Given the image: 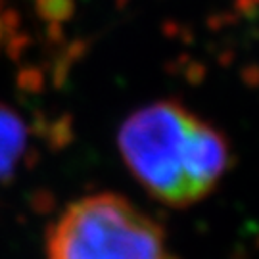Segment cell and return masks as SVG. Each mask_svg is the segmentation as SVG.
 <instances>
[{
	"label": "cell",
	"instance_id": "277c9868",
	"mask_svg": "<svg viewBox=\"0 0 259 259\" xmlns=\"http://www.w3.org/2000/svg\"><path fill=\"white\" fill-rule=\"evenodd\" d=\"M2 10H4V2L0 0V40H2V35H4V14H2Z\"/></svg>",
	"mask_w": 259,
	"mask_h": 259
},
{
	"label": "cell",
	"instance_id": "7a4b0ae2",
	"mask_svg": "<svg viewBox=\"0 0 259 259\" xmlns=\"http://www.w3.org/2000/svg\"><path fill=\"white\" fill-rule=\"evenodd\" d=\"M47 259H167L165 231L115 192L69 204L47 232Z\"/></svg>",
	"mask_w": 259,
	"mask_h": 259
},
{
	"label": "cell",
	"instance_id": "3957f363",
	"mask_svg": "<svg viewBox=\"0 0 259 259\" xmlns=\"http://www.w3.org/2000/svg\"><path fill=\"white\" fill-rule=\"evenodd\" d=\"M27 146V129L16 111L0 104V179L8 177Z\"/></svg>",
	"mask_w": 259,
	"mask_h": 259
},
{
	"label": "cell",
	"instance_id": "6da1fadb",
	"mask_svg": "<svg viewBox=\"0 0 259 259\" xmlns=\"http://www.w3.org/2000/svg\"><path fill=\"white\" fill-rule=\"evenodd\" d=\"M131 175L156 202L190 207L211 194L231 165V144L211 123L177 100L133 111L117 135Z\"/></svg>",
	"mask_w": 259,
	"mask_h": 259
}]
</instances>
